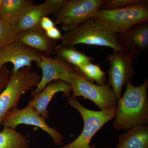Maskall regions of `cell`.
<instances>
[{"label":"cell","instance_id":"obj_1","mask_svg":"<svg viewBox=\"0 0 148 148\" xmlns=\"http://www.w3.org/2000/svg\"><path fill=\"white\" fill-rule=\"evenodd\" d=\"M122 97L117 100L114 129L128 130L136 125L148 123V80L139 86L130 80L126 83Z\"/></svg>","mask_w":148,"mask_h":148},{"label":"cell","instance_id":"obj_2","mask_svg":"<svg viewBox=\"0 0 148 148\" xmlns=\"http://www.w3.org/2000/svg\"><path fill=\"white\" fill-rule=\"evenodd\" d=\"M62 45L75 47L79 44L106 47L113 50L125 51L120 45L116 34L109 32L93 18L86 20L66 32Z\"/></svg>","mask_w":148,"mask_h":148},{"label":"cell","instance_id":"obj_3","mask_svg":"<svg viewBox=\"0 0 148 148\" xmlns=\"http://www.w3.org/2000/svg\"><path fill=\"white\" fill-rule=\"evenodd\" d=\"M93 18L109 32L117 34L142 23L148 22V1L124 8L100 9Z\"/></svg>","mask_w":148,"mask_h":148},{"label":"cell","instance_id":"obj_4","mask_svg":"<svg viewBox=\"0 0 148 148\" xmlns=\"http://www.w3.org/2000/svg\"><path fill=\"white\" fill-rule=\"evenodd\" d=\"M67 102L80 114L83 119L84 127L76 139L60 148H95V145H90L91 140L103 125L114 118L116 108L99 111L92 110L85 108L76 98L72 96L69 98Z\"/></svg>","mask_w":148,"mask_h":148},{"label":"cell","instance_id":"obj_5","mask_svg":"<svg viewBox=\"0 0 148 148\" xmlns=\"http://www.w3.org/2000/svg\"><path fill=\"white\" fill-rule=\"evenodd\" d=\"M41 77L31 69L25 67L16 74L11 73L5 88L0 93V127L9 112L17 108L22 95L33 88H36Z\"/></svg>","mask_w":148,"mask_h":148},{"label":"cell","instance_id":"obj_6","mask_svg":"<svg viewBox=\"0 0 148 148\" xmlns=\"http://www.w3.org/2000/svg\"><path fill=\"white\" fill-rule=\"evenodd\" d=\"M71 88L72 97H83L95 104L101 110L116 108L117 99L108 84L95 85L90 82L76 68L73 75Z\"/></svg>","mask_w":148,"mask_h":148},{"label":"cell","instance_id":"obj_7","mask_svg":"<svg viewBox=\"0 0 148 148\" xmlns=\"http://www.w3.org/2000/svg\"><path fill=\"white\" fill-rule=\"evenodd\" d=\"M105 0H66L63 7L54 15L56 25H61L67 32L93 16L101 9Z\"/></svg>","mask_w":148,"mask_h":148},{"label":"cell","instance_id":"obj_8","mask_svg":"<svg viewBox=\"0 0 148 148\" xmlns=\"http://www.w3.org/2000/svg\"><path fill=\"white\" fill-rule=\"evenodd\" d=\"M20 124L39 127L51 136L55 145H63L64 135L55 128L49 126L40 114L29 105L24 108L18 109L17 108L11 110L6 115L2 123L4 127L13 129H16V127Z\"/></svg>","mask_w":148,"mask_h":148},{"label":"cell","instance_id":"obj_9","mask_svg":"<svg viewBox=\"0 0 148 148\" xmlns=\"http://www.w3.org/2000/svg\"><path fill=\"white\" fill-rule=\"evenodd\" d=\"M107 58L110 64L108 84L118 100L121 96L123 86L136 74L133 66L135 60L126 51L115 50Z\"/></svg>","mask_w":148,"mask_h":148},{"label":"cell","instance_id":"obj_10","mask_svg":"<svg viewBox=\"0 0 148 148\" xmlns=\"http://www.w3.org/2000/svg\"><path fill=\"white\" fill-rule=\"evenodd\" d=\"M37 64L42 69V76L35 90L31 92L32 98L54 81H63L71 86L75 67L58 57L51 58L41 53H40L39 62Z\"/></svg>","mask_w":148,"mask_h":148},{"label":"cell","instance_id":"obj_11","mask_svg":"<svg viewBox=\"0 0 148 148\" xmlns=\"http://www.w3.org/2000/svg\"><path fill=\"white\" fill-rule=\"evenodd\" d=\"M40 53L19 42L11 44L0 49V64L11 63L13 74L25 67L31 69L32 63L39 62Z\"/></svg>","mask_w":148,"mask_h":148},{"label":"cell","instance_id":"obj_12","mask_svg":"<svg viewBox=\"0 0 148 148\" xmlns=\"http://www.w3.org/2000/svg\"><path fill=\"white\" fill-rule=\"evenodd\" d=\"M118 41L135 60L147 53L148 48V22L137 24L123 33L116 34Z\"/></svg>","mask_w":148,"mask_h":148},{"label":"cell","instance_id":"obj_13","mask_svg":"<svg viewBox=\"0 0 148 148\" xmlns=\"http://www.w3.org/2000/svg\"><path fill=\"white\" fill-rule=\"evenodd\" d=\"M58 92H63L64 95L69 98L72 96L71 86L61 80H56L47 85L45 88L34 97L28 103L38 112L46 120L49 118L47 110L49 104L54 95Z\"/></svg>","mask_w":148,"mask_h":148},{"label":"cell","instance_id":"obj_14","mask_svg":"<svg viewBox=\"0 0 148 148\" xmlns=\"http://www.w3.org/2000/svg\"><path fill=\"white\" fill-rule=\"evenodd\" d=\"M19 42L48 56L53 54L56 46V41L48 37L41 27L21 32Z\"/></svg>","mask_w":148,"mask_h":148},{"label":"cell","instance_id":"obj_15","mask_svg":"<svg viewBox=\"0 0 148 148\" xmlns=\"http://www.w3.org/2000/svg\"><path fill=\"white\" fill-rule=\"evenodd\" d=\"M119 143L114 148H148V126L140 124L130 128L119 136Z\"/></svg>","mask_w":148,"mask_h":148},{"label":"cell","instance_id":"obj_16","mask_svg":"<svg viewBox=\"0 0 148 148\" xmlns=\"http://www.w3.org/2000/svg\"><path fill=\"white\" fill-rule=\"evenodd\" d=\"M48 15L47 8L44 3L33 4L24 12L16 24L21 32L40 28L41 19Z\"/></svg>","mask_w":148,"mask_h":148},{"label":"cell","instance_id":"obj_17","mask_svg":"<svg viewBox=\"0 0 148 148\" xmlns=\"http://www.w3.org/2000/svg\"><path fill=\"white\" fill-rule=\"evenodd\" d=\"M33 4L29 0H3L1 18L16 24L20 16Z\"/></svg>","mask_w":148,"mask_h":148},{"label":"cell","instance_id":"obj_18","mask_svg":"<svg viewBox=\"0 0 148 148\" xmlns=\"http://www.w3.org/2000/svg\"><path fill=\"white\" fill-rule=\"evenodd\" d=\"M53 54L76 68L93 60L92 57L77 50L75 47L62 44L56 46Z\"/></svg>","mask_w":148,"mask_h":148},{"label":"cell","instance_id":"obj_19","mask_svg":"<svg viewBox=\"0 0 148 148\" xmlns=\"http://www.w3.org/2000/svg\"><path fill=\"white\" fill-rule=\"evenodd\" d=\"M0 148H31V140L15 129L4 127L0 132Z\"/></svg>","mask_w":148,"mask_h":148},{"label":"cell","instance_id":"obj_20","mask_svg":"<svg viewBox=\"0 0 148 148\" xmlns=\"http://www.w3.org/2000/svg\"><path fill=\"white\" fill-rule=\"evenodd\" d=\"M21 33L16 24L0 18V49L11 44L19 41Z\"/></svg>","mask_w":148,"mask_h":148},{"label":"cell","instance_id":"obj_21","mask_svg":"<svg viewBox=\"0 0 148 148\" xmlns=\"http://www.w3.org/2000/svg\"><path fill=\"white\" fill-rule=\"evenodd\" d=\"M77 69L90 82L94 83L95 82L99 85L106 84V72L102 71L100 64L96 65L90 61L82 64Z\"/></svg>","mask_w":148,"mask_h":148},{"label":"cell","instance_id":"obj_22","mask_svg":"<svg viewBox=\"0 0 148 148\" xmlns=\"http://www.w3.org/2000/svg\"><path fill=\"white\" fill-rule=\"evenodd\" d=\"M143 0H105L101 9L122 8L142 2Z\"/></svg>","mask_w":148,"mask_h":148},{"label":"cell","instance_id":"obj_23","mask_svg":"<svg viewBox=\"0 0 148 148\" xmlns=\"http://www.w3.org/2000/svg\"><path fill=\"white\" fill-rule=\"evenodd\" d=\"M66 0H46L44 3L47 8L49 14L55 15L63 7Z\"/></svg>","mask_w":148,"mask_h":148},{"label":"cell","instance_id":"obj_24","mask_svg":"<svg viewBox=\"0 0 148 148\" xmlns=\"http://www.w3.org/2000/svg\"><path fill=\"white\" fill-rule=\"evenodd\" d=\"M11 74V72L8 70L5 65L0 64V92L4 90L8 83Z\"/></svg>","mask_w":148,"mask_h":148},{"label":"cell","instance_id":"obj_25","mask_svg":"<svg viewBox=\"0 0 148 148\" xmlns=\"http://www.w3.org/2000/svg\"><path fill=\"white\" fill-rule=\"evenodd\" d=\"M45 32L47 36L51 39L56 41V40H62L63 39V35H62L60 30L55 26Z\"/></svg>","mask_w":148,"mask_h":148},{"label":"cell","instance_id":"obj_26","mask_svg":"<svg viewBox=\"0 0 148 148\" xmlns=\"http://www.w3.org/2000/svg\"><path fill=\"white\" fill-rule=\"evenodd\" d=\"M55 25L54 21L48 16H44L40 22V27L45 32L55 27Z\"/></svg>","mask_w":148,"mask_h":148},{"label":"cell","instance_id":"obj_27","mask_svg":"<svg viewBox=\"0 0 148 148\" xmlns=\"http://www.w3.org/2000/svg\"><path fill=\"white\" fill-rule=\"evenodd\" d=\"M3 0H0V18H1V13L2 8Z\"/></svg>","mask_w":148,"mask_h":148}]
</instances>
